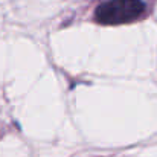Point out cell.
<instances>
[{
  "label": "cell",
  "mask_w": 157,
  "mask_h": 157,
  "mask_svg": "<svg viewBox=\"0 0 157 157\" xmlns=\"http://www.w3.org/2000/svg\"><path fill=\"white\" fill-rule=\"evenodd\" d=\"M145 3L142 0H107L95 11V18L99 25L114 26L136 21L145 14Z\"/></svg>",
  "instance_id": "obj_1"
}]
</instances>
